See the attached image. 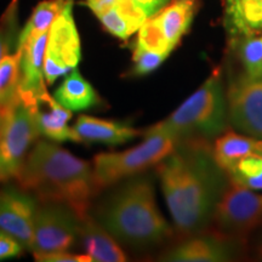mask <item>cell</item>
Segmentation results:
<instances>
[{
  "label": "cell",
  "instance_id": "cell-14",
  "mask_svg": "<svg viewBox=\"0 0 262 262\" xmlns=\"http://www.w3.org/2000/svg\"><path fill=\"white\" fill-rule=\"evenodd\" d=\"M73 127L81 142L102 143L108 146L122 145L136 139L141 134L140 130L130 126L129 124L90 116L78 117Z\"/></svg>",
  "mask_w": 262,
  "mask_h": 262
},
{
  "label": "cell",
  "instance_id": "cell-15",
  "mask_svg": "<svg viewBox=\"0 0 262 262\" xmlns=\"http://www.w3.org/2000/svg\"><path fill=\"white\" fill-rule=\"evenodd\" d=\"M73 117L72 111L62 106L50 94H48L38 104L37 123L40 135L56 142H81L74 127L68 125Z\"/></svg>",
  "mask_w": 262,
  "mask_h": 262
},
{
  "label": "cell",
  "instance_id": "cell-24",
  "mask_svg": "<svg viewBox=\"0 0 262 262\" xmlns=\"http://www.w3.org/2000/svg\"><path fill=\"white\" fill-rule=\"evenodd\" d=\"M66 2L67 0H42L39 3L35 6L34 11L32 12L31 17H29L24 29L19 32L17 45L26 40L29 35L50 31L52 24L60 15L62 9L64 8Z\"/></svg>",
  "mask_w": 262,
  "mask_h": 262
},
{
  "label": "cell",
  "instance_id": "cell-19",
  "mask_svg": "<svg viewBox=\"0 0 262 262\" xmlns=\"http://www.w3.org/2000/svg\"><path fill=\"white\" fill-rule=\"evenodd\" d=\"M194 8L195 4L193 0H178L164 6L153 15L164 38L172 50L188 31L194 16Z\"/></svg>",
  "mask_w": 262,
  "mask_h": 262
},
{
  "label": "cell",
  "instance_id": "cell-12",
  "mask_svg": "<svg viewBox=\"0 0 262 262\" xmlns=\"http://www.w3.org/2000/svg\"><path fill=\"white\" fill-rule=\"evenodd\" d=\"M49 31L32 34L17 45L19 51V96L29 102H39L49 94L45 86L44 61Z\"/></svg>",
  "mask_w": 262,
  "mask_h": 262
},
{
  "label": "cell",
  "instance_id": "cell-9",
  "mask_svg": "<svg viewBox=\"0 0 262 262\" xmlns=\"http://www.w3.org/2000/svg\"><path fill=\"white\" fill-rule=\"evenodd\" d=\"M80 58L81 44L73 17V3L67 0L49 31L44 61L47 83H55L62 75L75 70Z\"/></svg>",
  "mask_w": 262,
  "mask_h": 262
},
{
  "label": "cell",
  "instance_id": "cell-7",
  "mask_svg": "<svg viewBox=\"0 0 262 262\" xmlns=\"http://www.w3.org/2000/svg\"><path fill=\"white\" fill-rule=\"evenodd\" d=\"M211 225L214 231L235 239L262 227V194L229 181L216 205Z\"/></svg>",
  "mask_w": 262,
  "mask_h": 262
},
{
  "label": "cell",
  "instance_id": "cell-20",
  "mask_svg": "<svg viewBox=\"0 0 262 262\" xmlns=\"http://www.w3.org/2000/svg\"><path fill=\"white\" fill-rule=\"evenodd\" d=\"M54 97L72 112L89 110L100 102V97L93 85L81 77L78 68L72 71L71 74L64 78L55 91Z\"/></svg>",
  "mask_w": 262,
  "mask_h": 262
},
{
  "label": "cell",
  "instance_id": "cell-25",
  "mask_svg": "<svg viewBox=\"0 0 262 262\" xmlns=\"http://www.w3.org/2000/svg\"><path fill=\"white\" fill-rule=\"evenodd\" d=\"M229 181L253 191H262V152L249 155L227 172Z\"/></svg>",
  "mask_w": 262,
  "mask_h": 262
},
{
  "label": "cell",
  "instance_id": "cell-29",
  "mask_svg": "<svg viewBox=\"0 0 262 262\" xmlns=\"http://www.w3.org/2000/svg\"><path fill=\"white\" fill-rule=\"evenodd\" d=\"M24 245L17 239L0 229V261L17 257L22 254Z\"/></svg>",
  "mask_w": 262,
  "mask_h": 262
},
{
  "label": "cell",
  "instance_id": "cell-26",
  "mask_svg": "<svg viewBox=\"0 0 262 262\" xmlns=\"http://www.w3.org/2000/svg\"><path fill=\"white\" fill-rule=\"evenodd\" d=\"M18 38V0H12L0 18V62L14 49L16 51Z\"/></svg>",
  "mask_w": 262,
  "mask_h": 262
},
{
  "label": "cell",
  "instance_id": "cell-8",
  "mask_svg": "<svg viewBox=\"0 0 262 262\" xmlns=\"http://www.w3.org/2000/svg\"><path fill=\"white\" fill-rule=\"evenodd\" d=\"M81 220L68 206L40 203L34 221L33 254L70 251L80 241Z\"/></svg>",
  "mask_w": 262,
  "mask_h": 262
},
{
  "label": "cell",
  "instance_id": "cell-23",
  "mask_svg": "<svg viewBox=\"0 0 262 262\" xmlns=\"http://www.w3.org/2000/svg\"><path fill=\"white\" fill-rule=\"evenodd\" d=\"M237 56L243 70L241 78L249 80L262 78V34L242 37L238 41Z\"/></svg>",
  "mask_w": 262,
  "mask_h": 262
},
{
  "label": "cell",
  "instance_id": "cell-3",
  "mask_svg": "<svg viewBox=\"0 0 262 262\" xmlns=\"http://www.w3.org/2000/svg\"><path fill=\"white\" fill-rule=\"evenodd\" d=\"M98 203L95 219L120 243L146 249L172 237L156 201L152 180L136 175L126 179Z\"/></svg>",
  "mask_w": 262,
  "mask_h": 262
},
{
  "label": "cell",
  "instance_id": "cell-22",
  "mask_svg": "<svg viewBox=\"0 0 262 262\" xmlns=\"http://www.w3.org/2000/svg\"><path fill=\"white\" fill-rule=\"evenodd\" d=\"M19 51L6 55L0 62V111L11 112L19 101Z\"/></svg>",
  "mask_w": 262,
  "mask_h": 262
},
{
  "label": "cell",
  "instance_id": "cell-31",
  "mask_svg": "<svg viewBox=\"0 0 262 262\" xmlns=\"http://www.w3.org/2000/svg\"><path fill=\"white\" fill-rule=\"evenodd\" d=\"M134 2L137 3L141 8L145 9L149 17H152L153 15H156L160 9H163L166 5L169 0H134Z\"/></svg>",
  "mask_w": 262,
  "mask_h": 262
},
{
  "label": "cell",
  "instance_id": "cell-11",
  "mask_svg": "<svg viewBox=\"0 0 262 262\" xmlns=\"http://www.w3.org/2000/svg\"><path fill=\"white\" fill-rule=\"evenodd\" d=\"M38 199L22 188L0 189V229L32 250Z\"/></svg>",
  "mask_w": 262,
  "mask_h": 262
},
{
  "label": "cell",
  "instance_id": "cell-4",
  "mask_svg": "<svg viewBox=\"0 0 262 262\" xmlns=\"http://www.w3.org/2000/svg\"><path fill=\"white\" fill-rule=\"evenodd\" d=\"M228 122L227 93L221 73L215 71L199 89L158 125L179 140L210 141L227 130Z\"/></svg>",
  "mask_w": 262,
  "mask_h": 262
},
{
  "label": "cell",
  "instance_id": "cell-21",
  "mask_svg": "<svg viewBox=\"0 0 262 262\" xmlns=\"http://www.w3.org/2000/svg\"><path fill=\"white\" fill-rule=\"evenodd\" d=\"M232 31L242 37L262 34V0H233L228 3Z\"/></svg>",
  "mask_w": 262,
  "mask_h": 262
},
{
  "label": "cell",
  "instance_id": "cell-1",
  "mask_svg": "<svg viewBox=\"0 0 262 262\" xmlns=\"http://www.w3.org/2000/svg\"><path fill=\"white\" fill-rule=\"evenodd\" d=\"M157 173L180 233L192 235L206 229L229 183L227 172L216 163L209 141L180 140L171 155L157 165Z\"/></svg>",
  "mask_w": 262,
  "mask_h": 262
},
{
  "label": "cell",
  "instance_id": "cell-27",
  "mask_svg": "<svg viewBox=\"0 0 262 262\" xmlns=\"http://www.w3.org/2000/svg\"><path fill=\"white\" fill-rule=\"evenodd\" d=\"M135 47L146 49V50L149 51L160 52V54H165L168 56L172 51V49L166 42L153 16L147 19L145 24L142 25V27L139 29V35H137Z\"/></svg>",
  "mask_w": 262,
  "mask_h": 262
},
{
  "label": "cell",
  "instance_id": "cell-17",
  "mask_svg": "<svg viewBox=\"0 0 262 262\" xmlns=\"http://www.w3.org/2000/svg\"><path fill=\"white\" fill-rule=\"evenodd\" d=\"M97 18L108 33L126 40L139 32L149 15L134 0H118L113 8L97 15Z\"/></svg>",
  "mask_w": 262,
  "mask_h": 262
},
{
  "label": "cell",
  "instance_id": "cell-16",
  "mask_svg": "<svg viewBox=\"0 0 262 262\" xmlns=\"http://www.w3.org/2000/svg\"><path fill=\"white\" fill-rule=\"evenodd\" d=\"M80 241L85 254L95 262L126 261V255L117 243V239L89 215L81 220Z\"/></svg>",
  "mask_w": 262,
  "mask_h": 262
},
{
  "label": "cell",
  "instance_id": "cell-2",
  "mask_svg": "<svg viewBox=\"0 0 262 262\" xmlns=\"http://www.w3.org/2000/svg\"><path fill=\"white\" fill-rule=\"evenodd\" d=\"M15 180L39 203L68 206L80 220L90 215L91 201L98 192L89 163L41 140L32 147Z\"/></svg>",
  "mask_w": 262,
  "mask_h": 262
},
{
  "label": "cell",
  "instance_id": "cell-34",
  "mask_svg": "<svg viewBox=\"0 0 262 262\" xmlns=\"http://www.w3.org/2000/svg\"><path fill=\"white\" fill-rule=\"evenodd\" d=\"M232 2H233V0H227V3H232Z\"/></svg>",
  "mask_w": 262,
  "mask_h": 262
},
{
  "label": "cell",
  "instance_id": "cell-28",
  "mask_svg": "<svg viewBox=\"0 0 262 262\" xmlns=\"http://www.w3.org/2000/svg\"><path fill=\"white\" fill-rule=\"evenodd\" d=\"M168 55L160 54V52L149 51L146 49L135 47L133 55V75H146L156 71L160 64L165 61Z\"/></svg>",
  "mask_w": 262,
  "mask_h": 262
},
{
  "label": "cell",
  "instance_id": "cell-30",
  "mask_svg": "<svg viewBox=\"0 0 262 262\" xmlns=\"http://www.w3.org/2000/svg\"><path fill=\"white\" fill-rule=\"evenodd\" d=\"M34 258L42 262H91V258L86 254H73L70 251L34 254Z\"/></svg>",
  "mask_w": 262,
  "mask_h": 262
},
{
  "label": "cell",
  "instance_id": "cell-5",
  "mask_svg": "<svg viewBox=\"0 0 262 262\" xmlns=\"http://www.w3.org/2000/svg\"><path fill=\"white\" fill-rule=\"evenodd\" d=\"M145 140L124 152L100 153L94 158V180L98 189L116 185L120 180L140 175L150 166L158 165L164 158L171 155L180 140L158 124L149 127Z\"/></svg>",
  "mask_w": 262,
  "mask_h": 262
},
{
  "label": "cell",
  "instance_id": "cell-32",
  "mask_svg": "<svg viewBox=\"0 0 262 262\" xmlns=\"http://www.w3.org/2000/svg\"><path fill=\"white\" fill-rule=\"evenodd\" d=\"M8 116H9V114H6V113L2 112V111H0V140H2L3 133H4L6 120H8Z\"/></svg>",
  "mask_w": 262,
  "mask_h": 262
},
{
  "label": "cell",
  "instance_id": "cell-10",
  "mask_svg": "<svg viewBox=\"0 0 262 262\" xmlns=\"http://www.w3.org/2000/svg\"><path fill=\"white\" fill-rule=\"evenodd\" d=\"M228 120L234 129L262 140V78L238 77L227 91Z\"/></svg>",
  "mask_w": 262,
  "mask_h": 262
},
{
  "label": "cell",
  "instance_id": "cell-33",
  "mask_svg": "<svg viewBox=\"0 0 262 262\" xmlns=\"http://www.w3.org/2000/svg\"><path fill=\"white\" fill-rule=\"evenodd\" d=\"M257 251H258V256H260L261 258H262V243L258 245V248H257Z\"/></svg>",
  "mask_w": 262,
  "mask_h": 262
},
{
  "label": "cell",
  "instance_id": "cell-13",
  "mask_svg": "<svg viewBox=\"0 0 262 262\" xmlns=\"http://www.w3.org/2000/svg\"><path fill=\"white\" fill-rule=\"evenodd\" d=\"M232 238L217 232L192 234L163 255L162 260L172 262H225L235 255Z\"/></svg>",
  "mask_w": 262,
  "mask_h": 262
},
{
  "label": "cell",
  "instance_id": "cell-18",
  "mask_svg": "<svg viewBox=\"0 0 262 262\" xmlns=\"http://www.w3.org/2000/svg\"><path fill=\"white\" fill-rule=\"evenodd\" d=\"M262 152V140L253 136L226 130L216 137L212 155L222 170L228 172L235 164L249 155Z\"/></svg>",
  "mask_w": 262,
  "mask_h": 262
},
{
  "label": "cell",
  "instance_id": "cell-6",
  "mask_svg": "<svg viewBox=\"0 0 262 262\" xmlns=\"http://www.w3.org/2000/svg\"><path fill=\"white\" fill-rule=\"evenodd\" d=\"M38 104L19 98L6 120L0 140V182L15 179L40 133L37 123Z\"/></svg>",
  "mask_w": 262,
  "mask_h": 262
}]
</instances>
